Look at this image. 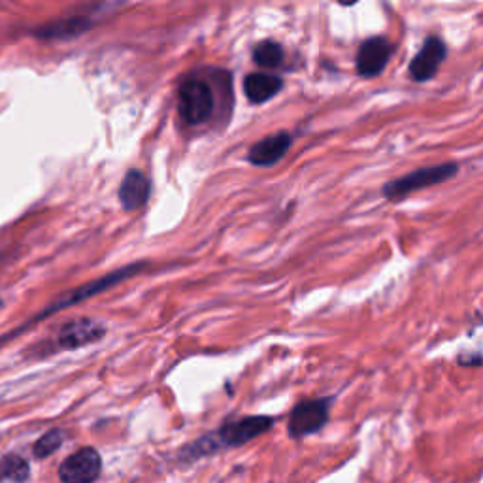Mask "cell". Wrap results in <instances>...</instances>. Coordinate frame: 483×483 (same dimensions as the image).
<instances>
[{"instance_id":"9c48e42d","label":"cell","mask_w":483,"mask_h":483,"mask_svg":"<svg viewBox=\"0 0 483 483\" xmlns=\"http://www.w3.org/2000/svg\"><path fill=\"white\" fill-rule=\"evenodd\" d=\"M106 336V325L93 318H79L65 323L57 336L61 350H79L99 342Z\"/></svg>"},{"instance_id":"ac0fdd59","label":"cell","mask_w":483,"mask_h":483,"mask_svg":"<svg viewBox=\"0 0 483 483\" xmlns=\"http://www.w3.org/2000/svg\"><path fill=\"white\" fill-rule=\"evenodd\" d=\"M3 306H5V304H3V300H0V310H3Z\"/></svg>"},{"instance_id":"6da1fadb","label":"cell","mask_w":483,"mask_h":483,"mask_svg":"<svg viewBox=\"0 0 483 483\" xmlns=\"http://www.w3.org/2000/svg\"><path fill=\"white\" fill-rule=\"evenodd\" d=\"M272 427H274V419L268 415H247L226 421L225 425H221V429H217V433L208 435L191 444L185 449L184 456L189 459H198L210 456V453H215L221 447L244 446L257 436L268 433Z\"/></svg>"},{"instance_id":"3957f363","label":"cell","mask_w":483,"mask_h":483,"mask_svg":"<svg viewBox=\"0 0 483 483\" xmlns=\"http://www.w3.org/2000/svg\"><path fill=\"white\" fill-rule=\"evenodd\" d=\"M214 89L201 76H189L178 89V111L187 125H203L214 113Z\"/></svg>"},{"instance_id":"8fae6325","label":"cell","mask_w":483,"mask_h":483,"mask_svg":"<svg viewBox=\"0 0 483 483\" xmlns=\"http://www.w3.org/2000/svg\"><path fill=\"white\" fill-rule=\"evenodd\" d=\"M118 194L125 212H136L148 205L152 194V184L142 170L131 168L120 185Z\"/></svg>"},{"instance_id":"30bf717a","label":"cell","mask_w":483,"mask_h":483,"mask_svg":"<svg viewBox=\"0 0 483 483\" xmlns=\"http://www.w3.org/2000/svg\"><path fill=\"white\" fill-rule=\"evenodd\" d=\"M291 144H293V136L288 131L268 134L263 140L255 142V144L249 148L247 161L253 166H259V168L274 166L288 155V152L291 150Z\"/></svg>"},{"instance_id":"8992f818","label":"cell","mask_w":483,"mask_h":483,"mask_svg":"<svg viewBox=\"0 0 483 483\" xmlns=\"http://www.w3.org/2000/svg\"><path fill=\"white\" fill-rule=\"evenodd\" d=\"M102 472L100 453L95 447H81L59 467L63 483H95Z\"/></svg>"},{"instance_id":"7c38bea8","label":"cell","mask_w":483,"mask_h":483,"mask_svg":"<svg viewBox=\"0 0 483 483\" xmlns=\"http://www.w3.org/2000/svg\"><path fill=\"white\" fill-rule=\"evenodd\" d=\"M283 89V79L267 72H251L244 79V95L251 104H265Z\"/></svg>"},{"instance_id":"ba28073f","label":"cell","mask_w":483,"mask_h":483,"mask_svg":"<svg viewBox=\"0 0 483 483\" xmlns=\"http://www.w3.org/2000/svg\"><path fill=\"white\" fill-rule=\"evenodd\" d=\"M447 57V46L440 37H427V40L423 42L421 49L412 59L408 67V74L414 81L423 83L429 81L436 76L438 68L446 61Z\"/></svg>"},{"instance_id":"4fadbf2b","label":"cell","mask_w":483,"mask_h":483,"mask_svg":"<svg viewBox=\"0 0 483 483\" xmlns=\"http://www.w3.org/2000/svg\"><path fill=\"white\" fill-rule=\"evenodd\" d=\"M251 57L253 63L261 68H278L286 59V51L274 40H263L255 46Z\"/></svg>"},{"instance_id":"7a4b0ae2","label":"cell","mask_w":483,"mask_h":483,"mask_svg":"<svg viewBox=\"0 0 483 483\" xmlns=\"http://www.w3.org/2000/svg\"><path fill=\"white\" fill-rule=\"evenodd\" d=\"M459 173V164L457 163H444V164H433V166H423L414 170V173H408L401 178L391 180L383 185L382 193L387 198L389 203H399L408 194L419 191V189H427L438 184H444L451 180L453 176H457Z\"/></svg>"},{"instance_id":"e0dca14e","label":"cell","mask_w":483,"mask_h":483,"mask_svg":"<svg viewBox=\"0 0 483 483\" xmlns=\"http://www.w3.org/2000/svg\"><path fill=\"white\" fill-rule=\"evenodd\" d=\"M468 361H470V357H463V355L459 357V362H461V364H468ZM479 362H481V355L476 353V355H474V361H472L470 364H472V366H479Z\"/></svg>"},{"instance_id":"5b68a950","label":"cell","mask_w":483,"mask_h":483,"mask_svg":"<svg viewBox=\"0 0 483 483\" xmlns=\"http://www.w3.org/2000/svg\"><path fill=\"white\" fill-rule=\"evenodd\" d=\"M332 399H308L299 403L289 415V436L299 440L320 433L331 417Z\"/></svg>"},{"instance_id":"277c9868","label":"cell","mask_w":483,"mask_h":483,"mask_svg":"<svg viewBox=\"0 0 483 483\" xmlns=\"http://www.w3.org/2000/svg\"><path fill=\"white\" fill-rule=\"evenodd\" d=\"M146 267H148L146 261L132 263V265H127V267H123V268L113 270V272H110V274H106V276H102V278H99V279H93V281H89V283H85V286H79V288L72 289L70 293H67V295L59 297L57 300H53V302L47 306V310H44L40 316H37V320H44L46 316L53 314V311H59V310L70 308V306H74V304H79V302L88 300V299H91V297H95V295H100V293H104V291H108V289H111V288H116V286H120V283H123V281L131 279L132 276L140 274V272L144 270Z\"/></svg>"},{"instance_id":"52a82bcc","label":"cell","mask_w":483,"mask_h":483,"mask_svg":"<svg viewBox=\"0 0 483 483\" xmlns=\"http://www.w3.org/2000/svg\"><path fill=\"white\" fill-rule=\"evenodd\" d=\"M393 44L385 37H373L361 42L355 57V68L361 78L380 76L393 55Z\"/></svg>"},{"instance_id":"9a60e30c","label":"cell","mask_w":483,"mask_h":483,"mask_svg":"<svg viewBox=\"0 0 483 483\" xmlns=\"http://www.w3.org/2000/svg\"><path fill=\"white\" fill-rule=\"evenodd\" d=\"M65 442V433L61 429H53L49 433H46L42 438H38V442L35 444V457L38 459H46L53 453L59 449Z\"/></svg>"},{"instance_id":"5bb4252c","label":"cell","mask_w":483,"mask_h":483,"mask_svg":"<svg viewBox=\"0 0 483 483\" xmlns=\"http://www.w3.org/2000/svg\"><path fill=\"white\" fill-rule=\"evenodd\" d=\"M31 474V467L19 456H5L0 459V479L5 483H25Z\"/></svg>"},{"instance_id":"2e32d148","label":"cell","mask_w":483,"mask_h":483,"mask_svg":"<svg viewBox=\"0 0 483 483\" xmlns=\"http://www.w3.org/2000/svg\"><path fill=\"white\" fill-rule=\"evenodd\" d=\"M89 26V21H83V19H70L59 25H51L47 28H42V37H74L83 33L85 28Z\"/></svg>"}]
</instances>
